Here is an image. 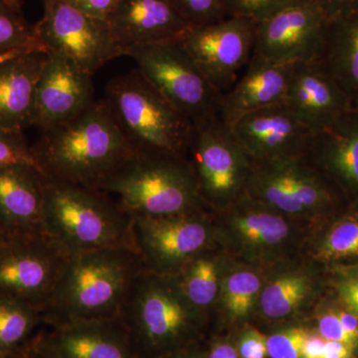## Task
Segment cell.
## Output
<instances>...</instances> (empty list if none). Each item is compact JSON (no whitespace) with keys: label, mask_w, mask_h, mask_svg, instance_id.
<instances>
[{"label":"cell","mask_w":358,"mask_h":358,"mask_svg":"<svg viewBox=\"0 0 358 358\" xmlns=\"http://www.w3.org/2000/svg\"><path fill=\"white\" fill-rule=\"evenodd\" d=\"M32 150L46 178L96 190L136 154L105 100L42 133Z\"/></svg>","instance_id":"cell-1"},{"label":"cell","mask_w":358,"mask_h":358,"mask_svg":"<svg viewBox=\"0 0 358 358\" xmlns=\"http://www.w3.org/2000/svg\"><path fill=\"white\" fill-rule=\"evenodd\" d=\"M143 270L134 250H96L68 256L43 312L52 327L75 320L119 317L136 278Z\"/></svg>","instance_id":"cell-2"},{"label":"cell","mask_w":358,"mask_h":358,"mask_svg":"<svg viewBox=\"0 0 358 358\" xmlns=\"http://www.w3.org/2000/svg\"><path fill=\"white\" fill-rule=\"evenodd\" d=\"M42 228L67 256L103 249L136 252L133 216L100 190L47 178Z\"/></svg>","instance_id":"cell-3"},{"label":"cell","mask_w":358,"mask_h":358,"mask_svg":"<svg viewBox=\"0 0 358 358\" xmlns=\"http://www.w3.org/2000/svg\"><path fill=\"white\" fill-rule=\"evenodd\" d=\"M105 102L136 154L185 159L193 124L131 71L108 84Z\"/></svg>","instance_id":"cell-4"},{"label":"cell","mask_w":358,"mask_h":358,"mask_svg":"<svg viewBox=\"0 0 358 358\" xmlns=\"http://www.w3.org/2000/svg\"><path fill=\"white\" fill-rule=\"evenodd\" d=\"M131 216L199 212L202 199L185 159L134 154L101 187Z\"/></svg>","instance_id":"cell-5"},{"label":"cell","mask_w":358,"mask_h":358,"mask_svg":"<svg viewBox=\"0 0 358 358\" xmlns=\"http://www.w3.org/2000/svg\"><path fill=\"white\" fill-rule=\"evenodd\" d=\"M195 315L176 275L143 270L129 289L120 317L143 358L145 353L154 355L178 345L189 331Z\"/></svg>","instance_id":"cell-6"},{"label":"cell","mask_w":358,"mask_h":358,"mask_svg":"<svg viewBox=\"0 0 358 358\" xmlns=\"http://www.w3.org/2000/svg\"><path fill=\"white\" fill-rule=\"evenodd\" d=\"M141 76L192 124L220 117L221 94L206 79L178 39L122 48Z\"/></svg>","instance_id":"cell-7"},{"label":"cell","mask_w":358,"mask_h":358,"mask_svg":"<svg viewBox=\"0 0 358 358\" xmlns=\"http://www.w3.org/2000/svg\"><path fill=\"white\" fill-rule=\"evenodd\" d=\"M185 159L202 200L228 201L247 192L253 162L220 117L193 124Z\"/></svg>","instance_id":"cell-8"},{"label":"cell","mask_w":358,"mask_h":358,"mask_svg":"<svg viewBox=\"0 0 358 358\" xmlns=\"http://www.w3.org/2000/svg\"><path fill=\"white\" fill-rule=\"evenodd\" d=\"M43 1V16L33 26L42 51L71 59L92 76L124 56L122 47L113 39L107 20L92 17L66 0Z\"/></svg>","instance_id":"cell-9"},{"label":"cell","mask_w":358,"mask_h":358,"mask_svg":"<svg viewBox=\"0 0 358 358\" xmlns=\"http://www.w3.org/2000/svg\"><path fill=\"white\" fill-rule=\"evenodd\" d=\"M257 22L227 16L215 22L189 25L179 43L221 95L228 91L253 57Z\"/></svg>","instance_id":"cell-10"},{"label":"cell","mask_w":358,"mask_h":358,"mask_svg":"<svg viewBox=\"0 0 358 358\" xmlns=\"http://www.w3.org/2000/svg\"><path fill=\"white\" fill-rule=\"evenodd\" d=\"M329 25L317 0H298L257 22L254 54L285 64L317 62Z\"/></svg>","instance_id":"cell-11"},{"label":"cell","mask_w":358,"mask_h":358,"mask_svg":"<svg viewBox=\"0 0 358 358\" xmlns=\"http://www.w3.org/2000/svg\"><path fill=\"white\" fill-rule=\"evenodd\" d=\"M67 257L44 234L7 239L0 248V294L44 312Z\"/></svg>","instance_id":"cell-12"},{"label":"cell","mask_w":358,"mask_h":358,"mask_svg":"<svg viewBox=\"0 0 358 358\" xmlns=\"http://www.w3.org/2000/svg\"><path fill=\"white\" fill-rule=\"evenodd\" d=\"M133 221L134 245L143 270L155 274H178L209 240L208 227L199 212L167 217L133 216Z\"/></svg>","instance_id":"cell-13"},{"label":"cell","mask_w":358,"mask_h":358,"mask_svg":"<svg viewBox=\"0 0 358 358\" xmlns=\"http://www.w3.org/2000/svg\"><path fill=\"white\" fill-rule=\"evenodd\" d=\"M246 193L289 214L317 210L333 200L324 180L303 157L253 164Z\"/></svg>","instance_id":"cell-14"},{"label":"cell","mask_w":358,"mask_h":358,"mask_svg":"<svg viewBox=\"0 0 358 358\" xmlns=\"http://www.w3.org/2000/svg\"><path fill=\"white\" fill-rule=\"evenodd\" d=\"M92 77L71 59L47 53L37 83L34 126L44 133L88 109L95 102Z\"/></svg>","instance_id":"cell-15"},{"label":"cell","mask_w":358,"mask_h":358,"mask_svg":"<svg viewBox=\"0 0 358 358\" xmlns=\"http://www.w3.org/2000/svg\"><path fill=\"white\" fill-rule=\"evenodd\" d=\"M230 128L253 164L303 157L313 134L285 103L250 113Z\"/></svg>","instance_id":"cell-16"},{"label":"cell","mask_w":358,"mask_h":358,"mask_svg":"<svg viewBox=\"0 0 358 358\" xmlns=\"http://www.w3.org/2000/svg\"><path fill=\"white\" fill-rule=\"evenodd\" d=\"M48 358H141L121 317L75 320L42 334Z\"/></svg>","instance_id":"cell-17"},{"label":"cell","mask_w":358,"mask_h":358,"mask_svg":"<svg viewBox=\"0 0 358 358\" xmlns=\"http://www.w3.org/2000/svg\"><path fill=\"white\" fill-rule=\"evenodd\" d=\"M47 178L27 164H0V229L7 239L42 235Z\"/></svg>","instance_id":"cell-18"},{"label":"cell","mask_w":358,"mask_h":358,"mask_svg":"<svg viewBox=\"0 0 358 358\" xmlns=\"http://www.w3.org/2000/svg\"><path fill=\"white\" fill-rule=\"evenodd\" d=\"M294 66L254 54L237 81L221 96V120L231 127L250 113L285 103Z\"/></svg>","instance_id":"cell-19"},{"label":"cell","mask_w":358,"mask_h":358,"mask_svg":"<svg viewBox=\"0 0 358 358\" xmlns=\"http://www.w3.org/2000/svg\"><path fill=\"white\" fill-rule=\"evenodd\" d=\"M285 103L313 131L326 128L353 108L345 92L317 62L294 66Z\"/></svg>","instance_id":"cell-20"},{"label":"cell","mask_w":358,"mask_h":358,"mask_svg":"<svg viewBox=\"0 0 358 358\" xmlns=\"http://www.w3.org/2000/svg\"><path fill=\"white\" fill-rule=\"evenodd\" d=\"M107 22L122 48L176 39L189 26L171 0H120Z\"/></svg>","instance_id":"cell-21"},{"label":"cell","mask_w":358,"mask_h":358,"mask_svg":"<svg viewBox=\"0 0 358 358\" xmlns=\"http://www.w3.org/2000/svg\"><path fill=\"white\" fill-rule=\"evenodd\" d=\"M47 53L32 50L0 66V127L21 131L34 126L36 88Z\"/></svg>","instance_id":"cell-22"},{"label":"cell","mask_w":358,"mask_h":358,"mask_svg":"<svg viewBox=\"0 0 358 358\" xmlns=\"http://www.w3.org/2000/svg\"><path fill=\"white\" fill-rule=\"evenodd\" d=\"M303 157L358 189V109L352 108L333 124L313 131Z\"/></svg>","instance_id":"cell-23"},{"label":"cell","mask_w":358,"mask_h":358,"mask_svg":"<svg viewBox=\"0 0 358 358\" xmlns=\"http://www.w3.org/2000/svg\"><path fill=\"white\" fill-rule=\"evenodd\" d=\"M317 64L333 78L350 102L358 100V13L329 21Z\"/></svg>","instance_id":"cell-24"},{"label":"cell","mask_w":358,"mask_h":358,"mask_svg":"<svg viewBox=\"0 0 358 358\" xmlns=\"http://www.w3.org/2000/svg\"><path fill=\"white\" fill-rule=\"evenodd\" d=\"M44 322L43 312L27 301L0 294V358L17 352Z\"/></svg>","instance_id":"cell-25"},{"label":"cell","mask_w":358,"mask_h":358,"mask_svg":"<svg viewBox=\"0 0 358 358\" xmlns=\"http://www.w3.org/2000/svg\"><path fill=\"white\" fill-rule=\"evenodd\" d=\"M199 255L193 257L176 274L181 291L196 312L208 307L218 292V270L215 262Z\"/></svg>","instance_id":"cell-26"},{"label":"cell","mask_w":358,"mask_h":358,"mask_svg":"<svg viewBox=\"0 0 358 358\" xmlns=\"http://www.w3.org/2000/svg\"><path fill=\"white\" fill-rule=\"evenodd\" d=\"M310 292L303 275L289 274L278 278L261 294V308L268 317H282L300 307Z\"/></svg>","instance_id":"cell-27"},{"label":"cell","mask_w":358,"mask_h":358,"mask_svg":"<svg viewBox=\"0 0 358 358\" xmlns=\"http://www.w3.org/2000/svg\"><path fill=\"white\" fill-rule=\"evenodd\" d=\"M235 222L240 236L252 244H279L289 234V226L284 219L261 209L244 210L237 215Z\"/></svg>","instance_id":"cell-28"},{"label":"cell","mask_w":358,"mask_h":358,"mask_svg":"<svg viewBox=\"0 0 358 358\" xmlns=\"http://www.w3.org/2000/svg\"><path fill=\"white\" fill-rule=\"evenodd\" d=\"M13 50L42 51L35 39L33 26L28 24L22 10L0 0V53Z\"/></svg>","instance_id":"cell-29"},{"label":"cell","mask_w":358,"mask_h":358,"mask_svg":"<svg viewBox=\"0 0 358 358\" xmlns=\"http://www.w3.org/2000/svg\"><path fill=\"white\" fill-rule=\"evenodd\" d=\"M324 261L358 256V218L346 217L334 224L324 238L319 254Z\"/></svg>","instance_id":"cell-30"},{"label":"cell","mask_w":358,"mask_h":358,"mask_svg":"<svg viewBox=\"0 0 358 358\" xmlns=\"http://www.w3.org/2000/svg\"><path fill=\"white\" fill-rule=\"evenodd\" d=\"M260 289V280L251 272H238L228 278L225 288V303L235 317L248 315L254 299Z\"/></svg>","instance_id":"cell-31"},{"label":"cell","mask_w":358,"mask_h":358,"mask_svg":"<svg viewBox=\"0 0 358 358\" xmlns=\"http://www.w3.org/2000/svg\"><path fill=\"white\" fill-rule=\"evenodd\" d=\"M188 25H201L227 17L225 0H171Z\"/></svg>","instance_id":"cell-32"},{"label":"cell","mask_w":358,"mask_h":358,"mask_svg":"<svg viewBox=\"0 0 358 358\" xmlns=\"http://www.w3.org/2000/svg\"><path fill=\"white\" fill-rule=\"evenodd\" d=\"M27 164L37 166L32 145L21 131H10L0 127V164Z\"/></svg>","instance_id":"cell-33"},{"label":"cell","mask_w":358,"mask_h":358,"mask_svg":"<svg viewBox=\"0 0 358 358\" xmlns=\"http://www.w3.org/2000/svg\"><path fill=\"white\" fill-rule=\"evenodd\" d=\"M294 1L298 0H225L226 14L259 22Z\"/></svg>","instance_id":"cell-34"},{"label":"cell","mask_w":358,"mask_h":358,"mask_svg":"<svg viewBox=\"0 0 358 358\" xmlns=\"http://www.w3.org/2000/svg\"><path fill=\"white\" fill-rule=\"evenodd\" d=\"M301 327H294L267 338V352L272 358H301V348L308 336Z\"/></svg>","instance_id":"cell-35"},{"label":"cell","mask_w":358,"mask_h":358,"mask_svg":"<svg viewBox=\"0 0 358 358\" xmlns=\"http://www.w3.org/2000/svg\"><path fill=\"white\" fill-rule=\"evenodd\" d=\"M338 298L346 310L358 317V267L341 270L336 279Z\"/></svg>","instance_id":"cell-36"},{"label":"cell","mask_w":358,"mask_h":358,"mask_svg":"<svg viewBox=\"0 0 358 358\" xmlns=\"http://www.w3.org/2000/svg\"><path fill=\"white\" fill-rule=\"evenodd\" d=\"M319 333L326 341H338L357 348L352 339L345 333L336 310L324 313L319 319Z\"/></svg>","instance_id":"cell-37"},{"label":"cell","mask_w":358,"mask_h":358,"mask_svg":"<svg viewBox=\"0 0 358 358\" xmlns=\"http://www.w3.org/2000/svg\"><path fill=\"white\" fill-rule=\"evenodd\" d=\"M239 352L243 358H265L267 338L256 329L247 331L240 339Z\"/></svg>","instance_id":"cell-38"},{"label":"cell","mask_w":358,"mask_h":358,"mask_svg":"<svg viewBox=\"0 0 358 358\" xmlns=\"http://www.w3.org/2000/svg\"><path fill=\"white\" fill-rule=\"evenodd\" d=\"M66 1L92 17L107 20L120 0H66Z\"/></svg>","instance_id":"cell-39"},{"label":"cell","mask_w":358,"mask_h":358,"mask_svg":"<svg viewBox=\"0 0 358 358\" xmlns=\"http://www.w3.org/2000/svg\"><path fill=\"white\" fill-rule=\"evenodd\" d=\"M329 21L343 20L358 13V0H317Z\"/></svg>","instance_id":"cell-40"},{"label":"cell","mask_w":358,"mask_h":358,"mask_svg":"<svg viewBox=\"0 0 358 358\" xmlns=\"http://www.w3.org/2000/svg\"><path fill=\"white\" fill-rule=\"evenodd\" d=\"M326 343L320 334H308L301 348V358H322Z\"/></svg>","instance_id":"cell-41"},{"label":"cell","mask_w":358,"mask_h":358,"mask_svg":"<svg viewBox=\"0 0 358 358\" xmlns=\"http://www.w3.org/2000/svg\"><path fill=\"white\" fill-rule=\"evenodd\" d=\"M3 358H48L42 348V334H37L17 352Z\"/></svg>","instance_id":"cell-42"},{"label":"cell","mask_w":358,"mask_h":358,"mask_svg":"<svg viewBox=\"0 0 358 358\" xmlns=\"http://www.w3.org/2000/svg\"><path fill=\"white\" fill-rule=\"evenodd\" d=\"M339 320H341V326L345 329V333L348 334L350 338L352 339L355 346H358V317L355 313L350 312V310H336Z\"/></svg>","instance_id":"cell-43"},{"label":"cell","mask_w":358,"mask_h":358,"mask_svg":"<svg viewBox=\"0 0 358 358\" xmlns=\"http://www.w3.org/2000/svg\"><path fill=\"white\" fill-rule=\"evenodd\" d=\"M355 348L346 343L327 341L322 358H352Z\"/></svg>","instance_id":"cell-44"},{"label":"cell","mask_w":358,"mask_h":358,"mask_svg":"<svg viewBox=\"0 0 358 358\" xmlns=\"http://www.w3.org/2000/svg\"><path fill=\"white\" fill-rule=\"evenodd\" d=\"M209 358H237V352L232 346L219 343L212 348Z\"/></svg>","instance_id":"cell-45"},{"label":"cell","mask_w":358,"mask_h":358,"mask_svg":"<svg viewBox=\"0 0 358 358\" xmlns=\"http://www.w3.org/2000/svg\"><path fill=\"white\" fill-rule=\"evenodd\" d=\"M32 51V50H13V51H7L2 52L0 53V66L6 63V61L10 60L16 56H20L21 54H24L26 52Z\"/></svg>","instance_id":"cell-46"},{"label":"cell","mask_w":358,"mask_h":358,"mask_svg":"<svg viewBox=\"0 0 358 358\" xmlns=\"http://www.w3.org/2000/svg\"><path fill=\"white\" fill-rule=\"evenodd\" d=\"M164 358H200L197 355H192V353L179 352L176 355H171V357H166Z\"/></svg>","instance_id":"cell-47"},{"label":"cell","mask_w":358,"mask_h":358,"mask_svg":"<svg viewBox=\"0 0 358 358\" xmlns=\"http://www.w3.org/2000/svg\"><path fill=\"white\" fill-rule=\"evenodd\" d=\"M9 6L14 7V8L18 9V10H22L21 7V0H3Z\"/></svg>","instance_id":"cell-48"},{"label":"cell","mask_w":358,"mask_h":358,"mask_svg":"<svg viewBox=\"0 0 358 358\" xmlns=\"http://www.w3.org/2000/svg\"><path fill=\"white\" fill-rule=\"evenodd\" d=\"M7 241V238L4 233L2 232L1 229H0V248L3 246L4 243Z\"/></svg>","instance_id":"cell-49"}]
</instances>
